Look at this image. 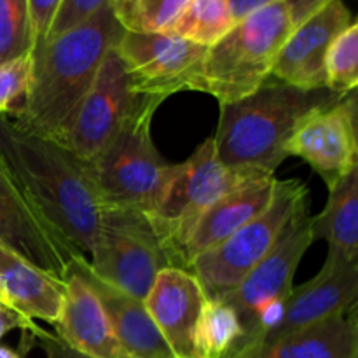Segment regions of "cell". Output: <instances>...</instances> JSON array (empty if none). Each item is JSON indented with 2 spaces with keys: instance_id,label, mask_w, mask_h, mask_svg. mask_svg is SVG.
I'll return each mask as SVG.
<instances>
[{
  "instance_id": "484cf974",
  "label": "cell",
  "mask_w": 358,
  "mask_h": 358,
  "mask_svg": "<svg viewBox=\"0 0 358 358\" xmlns=\"http://www.w3.org/2000/svg\"><path fill=\"white\" fill-rule=\"evenodd\" d=\"M358 84V24L353 21L329 45L325 55V86L348 94Z\"/></svg>"
},
{
  "instance_id": "3957f363",
  "label": "cell",
  "mask_w": 358,
  "mask_h": 358,
  "mask_svg": "<svg viewBox=\"0 0 358 358\" xmlns=\"http://www.w3.org/2000/svg\"><path fill=\"white\" fill-rule=\"evenodd\" d=\"M343 96L329 87L301 90L269 77L248 96L220 105L212 136L217 157L229 168L275 175L287 159V140L311 114Z\"/></svg>"
},
{
  "instance_id": "cb8c5ba5",
  "label": "cell",
  "mask_w": 358,
  "mask_h": 358,
  "mask_svg": "<svg viewBox=\"0 0 358 358\" xmlns=\"http://www.w3.org/2000/svg\"><path fill=\"white\" fill-rule=\"evenodd\" d=\"M189 0H112V13L124 31L166 34Z\"/></svg>"
},
{
  "instance_id": "4fadbf2b",
  "label": "cell",
  "mask_w": 358,
  "mask_h": 358,
  "mask_svg": "<svg viewBox=\"0 0 358 358\" xmlns=\"http://www.w3.org/2000/svg\"><path fill=\"white\" fill-rule=\"evenodd\" d=\"M357 91L311 114L283 145L287 157L306 161L327 189L358 168Z\"/></svg>"
},
{
  "instance_id": "ac0fdd59",
  "label": "cell",
  "mask_w": 358,
  "mask_h": 358,
  "mask_svg": "<svg viewBox=\"0 0 358 358\" xmlns=\"http://www.w3.org/2000/svg\"><path fill=\"white\" fill-rule=\"evenodd\" d=\"M275 175H262L220 198L196 224L182 252V268L187 269L198 255L226 241L240 227L261 215L271 203L276 189Z\"/></svg>"
},
{
  "instance_id": "e575fe53",
  "label": "cell",
  "mask_w": 358,
  "mask_h": 358,
  "mask_svg": "<svg viewBox=\"0 0 358 358\" xmlns=\"http://www.w3.org/2000/svg\"><path fill=\"white\" fill-rule=\"evenodd\" d=\"M0 358H21V353L7 348V346H0Z\"/></svg>"
},
{
  "instance_id": "603a6c76",
  "label": "cell",
  "mask_w": 358,
  "mask_h": 358,
  "mask_svg": "<svg viewBox=\"0 0 358 358\" xmlns=\"http://www.w3.org/2000/svg\"><path fill=\"white\" fill-rule=\"evenodd\" d=\"M233 24L227 0H189L166 34L212 48Z\"/></svg>"
},
{
  "instance_id": "30bf717a",
  "label": "cell",
  "mask_w": 358,
  "mask_h": 358,
  "mask_svg": "<svg viewBox=\"0 0 358 358\" xmlns=\"http://www.w3.org/2000/svg\"><path fill=\"white\" fill-rule=\"evenodd\" d=\"M142 98L131 91L122 62L112 49L70 119L59 143L80 159H93L121 131Z\"/></svg>"
},
{
  "instance_id": "4316f807",
  "label": "cell",
  "mask_w": 358,
  "mask_h": 358,
  "mask_svg": "<svg viewBox=\"0 0 358 358\" xmlns=\"http://www.w3.org/2000/svg\"><path fill=\"white\" fill-rule=\"evenodd\" d=\"M34 48L27 0H0V65L31 55Z\"/></svg>"
},
{
  "instance_id": "5b68a950",
  "label": "cell",
  "mask_w": 358,
  "mask_h": 358,
  "mask_svg": "<svg viewBox=\"0 0 358 358\" xmlns=\"http://www.w3.org/2000/svg\"><path fill=\"white\" fill-rule=\"evenodd\" d=\"M292 30L283 0L262 7L208 48L187 90L210 94L220 105L248 96L271 77L276 56Z\"/></svg>"
},
{
  "instance_id": "8992f818",
  "label": "cell",
  "mask_w": 358,
  "mask_h": 358,
  "mask_svg": "<svg viewBox=\"0 0 358 358\" xmlns=\"http://www.w3.org/2000/svg\"><path fill=\"white\" fill-rule=\"evenodd\" d=\"M262 175L269 173L226 166L217 157L213 138L205 140L189 159L178 163L177 175L163 201L147 213L171 268H182V252L199 219L227 192Z\"/></svg>"
},
{
  "instance_id": "f1b7e54d",
  "label": "cell",
  "mask_w": 358,
  "mask_h": 358,
  "mask_svg": "<svg viewBox=\"0 0 358 358\" xmlns=\"http://www.w3.org/2000/svg\"><path fill=\"white\" fill-rule=\"evenodd\" d=\"M108 6H112V0H62L45 38H52L70 28L79 27Z\"/></svg>"
},
{
  "instance_id": "7402d4cb",
  "label": "cell",
  "mask_w": 358,
  "mask_h": 358,
  "mask_svg": "<svg viewBox=\"0 0 358 358\" xmlns=\"http://www.w3.org/2000/svg\"><path fill=\"white\" fill-rule=\"evenodd\" d=\"M311 220L315 240H324L329 245L325 262H358V168L329 189L324 212L311 217Z\"/></svg>"
},
{
  "instance_id": "2e32d148",
  "label": "cell",
  "mask_w": 358,
  "mask_h": 358,
  "mask_svg": "<svg viewBox=\"0 0 358 358\" xmlns=\"http://www.w3.org/2000/svg\"><path fill=\"white\" fill-rule=\"evenodd\" d=\"M357 297L358 262L353 264L324 262V268L310 282L292 287L283 303L280 322L259 343L271 341L336 315L348 313L357 308Z\"/></svg>"
},
{
  "instance_id": "f546056e",
  "label": "cell",
  "mask_w": 358,
  "mask_h": 358,
  "mask_svg": "<svg viewBox=\"0 0 358 358\" xmlns=\"http://www.w3.org/2000/svg\"><path fill=\"white\" fill-rule=\"evenodd\" d=\"M35 45L45 41L62 0H27Z\"/></svg>"
},
{
  "instance_id": "ffe728a7",
  "label": "cell",
  "mask_w": 358,
  "mask_h": 358,
  "mask_svg": "<svg viewBox=\"0 0 358 358\" xmlns=\"http://www.w3.org/2000/svg\"><path fill=\"white\" fill-rule=\"evenodd\" d=\"M231 358H358L357 308L282 338L248 346Z\"/></svg>"
},
{
  "instance_id": "4dcf8cb0",
  "label": "cell",
  "mask_w": 358,
  "mask_h": 358,
  "mask_svg": "<svg viewBox=\"0 0 358 358\" xmlns=\"http://www.w3.org/2000/svg\"><path fill=\"white\" fill-rule=\"evenodd\" d=\"M13 329H21L23 332H30L31 336H41L44 332V329L38 327L34 320L24 317L23 313H20L17 310H14L13 306H9L7 303L0 301V339L7 334Z\"/></svg>"
},
{
  "instance_id": "44dd1931",
  "label": "cell",
  "mask_w": 358,
  "mask_h": 358,
  "mask_svg": "<svg viewBox=\"0 0 358 358\" xmlns=\"http://www.w3.org/2000/svg\"><path fill=\"white\" fill-rule=\"evenodd\" d=\"M65 283L0 247V296L30 320L55 325L63 304Z\"/></svg>"
},
{
  "instance_id": "9c48e42d",
  "label": "cell",
  "mask_w": 358,
  "mask_h": 358,
  "mask_svg": "<svg viewBox=\"0 0 358 358\" xmlns=\"http://www.w3.org/2000/svg\"><path fill=\"white\" fill-rule=\"evenodd\" d=\"M90 269L108 285L143 301L157 275L171 268L145 213L105 208Z\"/></svg>"
},
{
  "instance_id": "9a60e30c",
  "label": "cell",
  "mask_w": 358,
  "mask_h": 358,
  "mask_svg": "<svg viewBox=\"0 0 358 358\" xmlns=\"http://www.w3.org/2000/svg\"><path fill=\"white\" fill-rule=\"evenodd\" d=\"M352 23V13L343 0L329 3L290 31L276 56L271 77L301 90L327 87L325 55L332 41Z\"/></svg>"
},
{
  "instance_id": "836d02e7",
  "label": "cell",
  "mask_w": 358,
  "mask_h": 358,
  "mask_svg": "<svg viewBox=\"0 0 358 358\" xmlns=\"http://www.w3.org/2000/svg\"><path fill=\"white\" fill-rule=\"evenodd\" d=\"M273 2H278V0H227L231 10V17H233V23L245 20L250 14L257 13L262 7L269 6Z\"/></svg>"
},
{
  "instance_id": "e0dca14e",
  "label": "cell",
  "mask_w": 358,
  "mask_h": 358,
  "mask_svg": "<svg viewBox=\"0 0 358 358\" xmlns=\"http://www.w3.org/2000/svg\"><path fill=\"white\" fill-rule=\"evenodd\" d=\"M63 283L62 311L55 324L58 338L90 358H129L98 296L72 266Z\"/></svg>"
},
{
  "instance_id": "d4e9b609",
  "label": "cell",
  "mask_w": 358,
  "mask_h": 358,
  "mask_svg": "<svg viewBox=\"0 0 358 358\" xmlns=\"http://www.w3.org/2000/svg\"><path fill=\"white\" fill-rule=\"evenodd\" d=\"M243 338L236 313L222 301H206L199 327L201 358H229Z\"/></svg>"
},
{
  "instance_id": "6da1fadb",
  "label": "cell",
  "mask_w": 358,
  "mask_h": 358,
  "mask_svg": "<svg viewBox=\"0 0 358 358\" xmlns=\"http://www.w3.org/2000/svg\"><path fill=\"white\" fill-rule=\"evenodd\" d=\"M0 156L56 233L77 252L91 254L105 205L86 161L7 114L0 115Z\"/></svg>"
},
{
  "instance_id": "5bb4252c",
  "label": "cell",
  "mask_w": 358,
  "mask_h": 358,
  "mask_svg": "<svg viewBox=\"0 0 358 358\" xmlns=\"http://www.w3.org/2000/svg\"><path fill=\"white\" fill-rule=\"evenodd\" d=\"M143 304L173 358H201L199 327L206 296L191 271L163 269Z\"/></svg>"
},
{
  "instance_id": "7c38bea8",
  "label": "cell",
  "mask_w": 358,
  "mask_h": 358,
  "mask_svg": "<svg viewBox=\"0 0 358 358\" xmlns=\"http://www.w3.org/2000/svg\"><path fill=\"white\" fill-rule=\"evenodd\" d=\"M114 49L133 93L163 100L187 90L189 79L208 51L177 35L133 31H124Z\"/></svg>"
},
{
  "instance_id": "ba28073f",
  "label": "cell",
  "mask_w": 358,
  "mask_h": 358,
  "mask_svg": "<svg viewBox=\"0 0 358 358\" xmlns=\"http://www.w3.org/2000/svg\"><path fill=\"white\" fill-rule=\"evenodd\" d=\"M308 208L294 215L271 252L241 280L240 285L219 299L236 313L243 331L233 355L261 341L280 322L283 303L294 287L297 266L315 241L313 220Z\"/></svg>"
},
{
  "instance_id": "d6986e66",
  "label": "cell",
  "mask_w": 358,
  "mask_h": 358,
  "mask_svg": "<svg viewBox=\"0 0 358 358\" xmlns=\"http://www.w3.org/2000/svg\"><path fill=\"white\" fill-rule=\"evenodd\" d=\"M72 268L98 296L119 343L129 358H173L143 301L94 276L86 257L77 259Z\"/></svg>"
},
{
  "instance_id": "1f68e13d",
  "label": "cell",
  "mask_w": 358,
  "mask_h": 358,
  "mask_svg": "<svg viewBox=\"0 0 358 358\" xmlns=\"http://www.w3.org/2000/svg\"><path fill=\"white\" fill-rule=\"evenodd\" d=\"M334 0H283L294 28L299 27L301 23L310 20L317 13H320L322 9H325Z\"/></svg>"
},
{
  "instance_id": "52a82bcc",
  "label": "cell",
  "mask_w": 358,
  "mask_h": 358,
  "mask_svg": "<svg viewBox=\"0 0 358 358\" xmlns=\"http://www.w3.org/2000/svg\"><path fill=\"white\" fill-rule=\"evenodd\" d=\"M310 206L306 184L297 178L276 180L268 208L231 234L212 250L198 255L189 266L206 301H219L233 292L241 280L271 252L287 224Z\"/></svg>"
},
{
  "instance_id": "d6a6232c",
  "label": "cell",
  "mask_w": 358,
  "mask_h": 358,
  "mask_svg": "<svg viewBox=\"0 0 358 358\" xmlns=\"http://www.w3.org/2000/svg\"><path fill=\"white\" fill-rule=\"evenodd\" d=\"M35 341L44 350L45 358H90L83 355V353L76 352V350H72L70 346H66L58 336H52L45 331L41 336H37Z\"/></svg>"
},
{
  "instance_id": "277c9868",
  "label": "cell",
  "mask_w": 358,
  "mask_h": 358,
  "mask_svg": "<svg viewBox=\"0 0 358 358\" xmlns=\"http://www.w3.org/2000/svg\"><path fill=\"white\" fill-rule=\"evenodd\" d=\"M163 101L159 96H143L114 140L86 161L105 208L147 215L163 201L178 170V164L168 163L157 152L152 140V117Z\"/></svg>"
},
{
  "instance_id": "7a4b0ae2",
  "label": "cell",
  "mask_w": 358,
  "mask_h": 358,
  "mask_svg": "<svg viewBox=\"0 0 358 358\" xmlns=\"http://www.w3.org/2000/svg\"><path fill=\"white\" fill-rule=\"evenodd\" d=\"M122 34L108 6L79 27L35 45L23 105L10 117L35 135L59 142Z\"/></svg>"
},
{
  "instance_id": "8fae6325",
  "label": "cell",
  "mask_w": 358,
  "mask_h": 358,
  "mask_svg": "<svg viewBox=\"0 0 358 358\" xmlns=\"http://www.w3.org/2000/svg\"><path fill=\"white\" fill-rule=\"evenodd\" d=\"M0 247L14 252L35 268L65 280L77 259L86 257L70 247L35 208L0 156Z\"/></svg>"
},
{
  "instance_id": "d590c367",
  "label": "cell",
  "mask_w": 358,
  "mask_h": 358,
  "mask_svg": "<svg viewBox=\"0 0 358 358\" xmlns=\"http://www.w3.org/2000/svg\"><path fill=\"white\" fill-rule=\"evenodd\" d=\"M0 301H2V296H0Z\"/></svg>"
},
{
  "instance_id": "83f0119b",
  "label": "cell",
  "mask_w": 358,
  "mask_h": 358,
  "mask_svg": "<svg viewBox=\"0 0 358 358\" xmlns=\"http://www.w3.org/2000/svg\"><path fill=\"white\" fill-rule=\"evenodd\" d=\"M31 72V55L0 65V115L20 112Z\"/></svg>"
}]
</instances>
